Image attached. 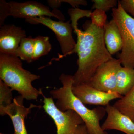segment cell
Segmentation results:
<instances>
[{"mask_svg": "<svg viewBox=\"0 0 134 134\" xmlns=\"http://www.w3.org/2000/svg\"><path fill=\"white\" fill-rule=\"evenodd\" d=\"M84 30H74L77 37L75 53L77 54V70L74 76L73 86L88 84L97 69L103 63L113 59L106 47L104 30L87 21Z\"/></svg>", "mask_w": 134, "mask_h": 134, "instance_id": "cell-1", "label": "cell"}, {"mask_svg": "<svg viewBox=\"0 0 134 134\" xmlns=\"http://www.w3.org/2000/svg\"><path fill=\"white\" fill-rule=\"evenodd\" d=\"M59 79L62 87L50 92L52 97L56 100L57 108L63 112L69 110L75 111L85 123L88 134H108L102 129L100 123L106 113L105 108L98 106L90 109L78 99L72 92L73 76L62 74Z\"/></svg>", "mask_w": 134, "mask_h": 134, "instance_id": "cell-2", "label": "cell"}, {"mask_svg": "<svg viewBox=\"0 0 134 134\" xmlns=\"http://www.w3.org/2000/svg\"><path fill=\"white\" fill-rule=\"evenodd\" d=\"M40 76L24 69L22 60L16 56L0 54V79L12 90L16 91L27 100H36L41 90L34 87L32 83Z\"/></svg>", "mask_w": 134, "mask_h": 134, "instance_id": "cell-3", "label": "cell"}, {"mask_svg": "<svg viewBox=\"0 0 134 134\" xmlns=\"http://www.w3.org/2000/svg\"><path fill=\"white\" fill-rule=\"evenodd\" d=\"M112 15L120 29L123 46L119 59L122 66L134 69V19L122 9L118 1Z\"/></svg>", "mask_w": 134, "mask_h": 134, "instance_id": "cell-4", "label": "cell"}, {"mask_svg": "<svg viewBox=\"0 0 134 134\" xmlns=\"http://www.w3.org/2000/svg\"><path fill=\"white\" fill-rule=\"evenodd\" d=\"M43 96V108L54 121L57 134H88L85 123L75 111H62L55 105L52 98Z\"/></svg>", "mask_w": 134, "mask_h": 134, "instance_id": "cell-5", "label": "cell"}, {"mask_svg": "<svg viewBox=\"0 0 134 134\" xmlns=\"http://www.w3.org/2000/svg\"><path fill=\"white\" fill-rule=\"evenodd\" d=\"M25 21L32 24H43L54 32L62 53L60 58L75 53L76 42L72 35L74 30L70 21H57L47 16L30 18L25 19Z\"/></svg>", "mask_w": 134, "mask_h": 134, "instance_id": "cell-6", "label": "cell"}, {"mask_svg": "<svg viewBox=\"0 0 134 134\" xmlns=\"http://www.w3.org/2000/svg\"><path fill=\"white\" fill-rule=\"evenodd\" d=\"M9 16L15 18H24L47 16L56 18L64 21L65 18L61 12L57 9L51 11L50 8L36 1L24 2L9 1Z\"/></svg>", "mask_w": 134, "mask_h": 134, "instance_id": "cell-7", "label": "cell"}, {"mask_svg": "<svg viewBox=\"0 0 134 134\" xmlns=\"http://www.w3.org/2000/svg\"><path fill=\"white\" fill-rule=\"evenodd\" d=\"M121 65L119 59L114 58L104 63L97 69L88 85L101 91L117 92V74Z\"/></svg>", "mask_w": 134, "mask_h": 134, "instance_id": "cell-8", "label": "cell"}, {"mask_svg": "<svg viewBox=\"0 0 134 134\" xmlns=\"http://www.w3.org/2000/svg\"><path fill=\"white\" fill-rule=\"evenodd\" d=\"M74 95L84 104L103 107L108 105L112 100L121 98L117 92H107L97 90L87 84L72 86Z\"/></svg>", "mask_w": 134, "mask_h": 134, "instance_id": "cell-9", "label": "cell"}, {"mask_svg": "<svg viewBox=\"0 0 134 134\" xmlns=\"http://www.w3.org/2000/svg\"><path fill=\"white\" fill-rule=\"evenodd\" d=\"M26 31L14 24H4L0 27V54L16 56V50Z\"/></svg>", "mask_w": 134, "mask_h": 134, "instance_id": "cell-10", "label": "cell"}, {"mask_svg": "<svg viewBox=\"0 0 134 134\" xmlns=\"http://www.w3.org/2000/svg\"><path fill=\"white\" fill-rule=\"evenodd\" d=\"M24 99L20 95L16 97L11 104L1 115H8L10 117L14 126V134H28L25 120L32 108L38 107L32 104H30L29 107H25L23 104Z\"/></svg>", "mask_w": 134, "mask_h": 134, "instance_id": "cell-11", "label": "cell"}, {"mask_svg": "<svg viewBox=\"0 0 134 134\" xmlns=\"http://www.w3.org/2000/svg\"><path fill=\"white\" fill-rule=\"evenodd\" d=\"M107 117L101 125L104 131L115 130L126 134H134V123L129 117L110 104L105 107Z\"/></svg>", "mask_w": 134, "mask_h": 134, "instance_id": "cell-12", "label": "cell"}, {"mask_svg": "<svg viewBox=\"0 0 134 134\" xmlns=\"http://www.w3.org/2000/svg\"><path fill=\"white\" fill-rule=\"evenodd\" d=\"M105 43L111 55L121 51L123 46L122 36L120 29L114 19L107 22L104 27Z\"/></svg>", "mask_w": 134, "mask_h": 134, "instance_id": "cell-13", "label": "cell"}, {"mask_svg": "<svg viewBox=\"0 0 134 134\" xmlns=\"http://www.w3.org/2000/svg\"><path fill=\"white\" fill-rule=\"evenodd\" d=\"M134 86V69L121 66L117 74V92L124 96Z\"/></svg>", "mask_w": 134, "mask_h": 134, "instance_id": "cell-14", "label": "cell"}, {"mask_svg": "<svg viewBox=\"0 0 134 134\" xmlns=\"http://www.w3.org/2000/svg\"><path fill=\"white\" fill-rule=\"evenodd\" d=\"M113 106L134 123V86L125 96L116 101Z\"/></svg>", "mask_w": 134, "mask_h": 134, "instance_id": "cell-15", "label": "cell"}, {"mask_svg": "<svg viewBox=\"0 0 134 134\" xmlns=\"http://www.w3.org/2000/svg\"><path fill=\"white\" fill-rule=\"evenodd\" d=\"M34 50V38L31 36L26 37L22 40L16 50V56L28 63L33 61Z\"/></svg>", "mask_w": 134, "mask_h": 134, "instance_id": "cell-16", "label": "cell"}, {"mask_svg": "<svg viewBox=\"0 0 134 134\" xmlns=\"http://www.w3.org/2000/svg\"><path fill=\"white\" fill-rule=\"evenodd\" d=\"M34 38V50L33 61L40 57L47 55L52 49V46L47 36H38Z\"/></svg>", "mask_w": 134, "mask_h": 134, "instance_id": "cell-17", "label": "cell"}, {"mask_svg": "<svg viewBox=\"0 0 134 134\" xmlns=\"http://www.w3.org/2000/svg\"><path fill=\"white\" fill-rule=\"evenodd\" d=\"M12 89L0 79V114L13 102Z\"/></svg>", "mask_w": 134, "mask_h": 134, "instance_id": "cell-18", "label": "cell"}, {"mask_svg": "<svg viewBox=\"0 0 134 134\" xmlns=\"http://www.w3.org/2000/svg\"><path fill=\"white\" fill-rule=\"evenodd\" d=\"M92 12L91 10L81 9L79 8H72L69 9L68 13L70 17V21H71L73 30L78 28L79 19L84 17L90 18Z\"/></svg>", "mask_w": 134, "mask_h": 134, "instance_id": "cell-19", "label": "cell"}, {"mask_svg": "<svg viewBox=\"0 0 134 134\" xmlns=\"http://www.w3.org/2000/svg\"><path fill=\"white\" fill-rule=\"evenodd\" d=\"M90 18L91 23L100 29H104L107 23V15L106 12L100 10L95 9L92 11Z\"/></svg>", "mask_w": 134, "mask_h": 134, "instance_id": "cell-20", "label": "cell"}, {"mask_svg": "<svg viewBox=\"0 0 134 134\" xmlns=\"http://www.w3.org/2000/svg\"><path fill=\"white\" fill-rule=\"evenodd\" d=\"M93 2L92 9H98L105 12L113 9L118 5L117 0H92Z\"/></svg>", "mask_w": 134, "mask_h": 134, "instance_id": "cell-21", "label": "cell"}, {"mask_svg": "<svg viewBox=\"0 0 134 134\" xmlns=\"http://www.w3.org/2000/svg\"><path fill=\"white\" fill-rule=\"evenodd\" d=\"M62 3H67L74 8H78L79 6H86L88 5L87 1L85 0H53L51 5L53 8L57 9L59 7Z\"/></svg>", "mask_w": 134, "mask_h": 134, "instance_id": "cell-22", "label": "cell"}, {"mask_svg": "<svg viewBox=\"0 0 134 134\" xmlns=\"http://www.w3.org/2000/svg\"><path fill=\"white\" fill-rule=\"evenodd\" d=\"M10 6L5 0L0 1V27L4 25L5 19L9 16Z\"/></svg>", "mask_w": 134, "mask_h": 134, "instance_id": "cell-23", "label": "cell"}, {"mask_svg": "<svg viewBox=\"0 0 134 134\" xmlns=\"http://www.w3.org/2000/svg\"><path fill=\"white\" fill-rule=\"evenodd\" d=\"M124 10L134 19V0L118 1Z\"/></svg>", "mask_w": 134, "mask_h": 134, "instance_id": "cell-24", "label": "cell"}, {"mask_svg": "<svg viewBox=\"0 0 134 134\" xmlns=\"http://www.w3.org/2000/svg\"><path fill=\"white\" fill-rule=\"evenodd\" d=\"M3 134L1 133V134Z\"/></svg>", "mask_w": 134, "mask_h": 134, "instance_id": "cell-25", "label": "cell"}]
</instances>
